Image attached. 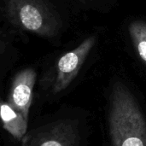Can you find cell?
Wrapping results in <instances>:
<instances>
[{"label":"cell","instance_id":"5b68a950","mask_svg":"<svg viewBox=\"0 0 146 146\" xmlns=\"http://www.w3.org/2000/svg\"><path fill=\"white\" fill-rule=\"evenodd\" d=\"M35 81V71L32 68H26L15 75L10 87L8 103L21 112L27 120H28Z\"/></svg>","mask_w":146,"mask_h":146},{"label":"cell","instance_id":"8992f818","mask_svg":"<svg viewBox=\"0 0 146 146\" xmlns=\"http://www.w3.org/2000/svg\"><path fill=\"white\" fill-rule=\"evenodd\" d=\"M1 118L3 128L13 137L17 139L24 138L27 129L28 120L8 102L1 104Z\"/></svg>","mask_w":146,"mask_h":146},{"label":"cell","instance_id":"52a82bcc","mask_svg":"<svg viewBox=\"0 0 146 146\" xmlns=\"http://www.w3.org/2000/svg\"><path fill=\"white\" fill-rule=\"evenodd\" d=\"M128 31L139 58L146 65V22L133 21L129 25Z\"/></svg>","mask_w":146,"mask_h":146},{"label":"cell","instance_id":"7a4b0ae2","mask_svg":"<svg viewBox=\"0 0 146 146\" xmlns=\"http://www.w3.org/2000/svg\"><path fill=\"white\" fill-rule=\"evenodd\" d=\"M9 21L15 27L44 37L56 35L60 21L48 0H3Z\"/></svg>","mask_w":146,"mask_h":146},{"label":"cell","instance_id":"6da1fadb","mask_svg":"<svg viewBox=\"0 0 146 146\" xmlns=\"http://www.w3.org/2000/svg\"><path fill=\"white\" fill-rule=\"evenodd\" d=\"M110 131L114 146H146V121L134 98L121 83L110 100Z\"/></svg>","mask_w":146,"mask_h":146},{"label":"cell","instance_id":"3957f363","mask_svg":"<svg viewBox=\"0 0 146 146\" xmlns=\"http://www.w3.org/2000/svg\"><path fill=\"white\" fill-rule=\"evenodd\" d=\"M77 143L76 126L60 121L32 131L23 138L22 146H75Z\"/></svg>","mask_w":146,"mask_h":146},{"label":"cell","instance_id":"277c9868","mask_svg":"<svg viewBox=\"0 0 146 146\" xmlns=\"http://www.w3.org/2000/svg\"><path fill=\"white\" fill-rule=\"evenodd\" d=\"M95 43L96 38L94 36L89 37L75 49L60 57L57 62L56 77L53 86L55 93L65 90L75 79Z\"/></svg>","mask_w":146,"mask_h":146}]
</instances>
